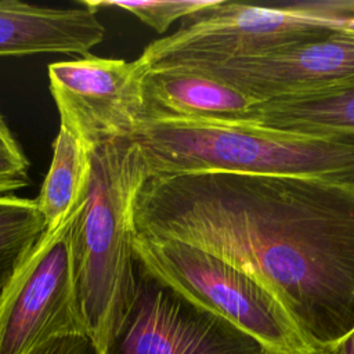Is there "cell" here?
Instances as JSON below:
<instances>
[{
	"label": "cell",
	"mask_w": 354,
	"mask_h": 354,
	"mask_svg": "<svg viewBox=\"0 0 354 354\" xmlns=\"http://www.w3.org/2000/svg\"><path fill=\"white\" fill-rule=\"evenodd\" d=\"M130 138L141 151L147 177L230 171L354 184V136L142 115Z\"/></svg>",
	"instance_id": "2"
},
{
	"label": "cell",
	"mask_w": 354,
	"mask_h": 354,
	"mask_svg": "<svg viewBox=\"0 0 354 354\" xmlns=\"http://www.w3.org/2000/svg\"><path fill=\"white\" fill-rule=\"evenodd\" d=\"M133 234L243 271L325 351L354 329V184L230 171L147 177Z\"/></svg>",
	"instance_id": "1"
},
{
	"label": "cell",
	"mask_w": 354,
	"mask_h": 354,
	"mask_svg": "<svg viewBox=\"0 0 354 354\" xmlns=\"http://www.w3.org/2000/svg\"><path fill=\"white\" fill-rule=\"evenodd\" d=\"M90 178L91 151L59 126L53 142L51 163L36 198L44 220V232L55 231L83 206L88 194Z\"/></svg>",
	"instance_id": "13"
},
{
	"label": "cell",
	"mask_w": 354,
	"mask_h": 354,
	"mask_svg": "<svg viewBox=\"0 0 354 354\" xmlns=\"http://www.w3.org/2000/svg\"><path fill=\"white\" fill-rule=\"evenodd\" d=\"M79 210L41 235L1 290L0 354H29L51 339L86 335L72 250Z\"/></svg>",
	"instance_id": "6"
},
{
	"label": "cell",
	"mask_w": 354,
	"mask_h": 354,
	"mask_svg": "<svg viewBox=\"0 0 354 354\" xmlns=\"http://www.w3.org/2000/svg\"><path fill=\"white\" fill-rule=\"evenodd\" d=\"M217 0H149V1H120V0H83L82 6L98 12L101 7H115L137 17L142 24L165 33L177 19H184L203 8L212 7Z\"/></svg>",
	"instance_id": "15"
},
{
	"label": "cell",
	"mask_w": 354,
	"mask_h": 354,
	"mask_svg": "<svg viewBox=\"0 0 354 354\" xmlns=\"http://www.w3.org/2000/svg\"><path fill=\"white\" fill-rule=\"evenodd\" d=\"M140 272L248 335L275 354H322L257 281L199 248L133 234Z\"/></svg>",
	"instance_id": "5"
},
{
	"label": "cell",
	"mask_w": 354,
	"mask_h": 354,
	"mask_svg": "<svg viewBox=\"0 0 354 354\" xmlns=\"http://www.w3.org/2000/svg\"><path fill=\"white\" fill-rule=\"evenodd\" d=\"M322 354H354V329L342 340L322 351Z\"/></svg>",
	"instance_id": "18"
},
{
	"label": "cell",
	"mask_w": 354,
	"mask_h": 354,
	"mask_svg": "<svg viewBox=\"0 0 354 354\" xmlns=\"http://www.w3.org/2000/svg\"><path fill=\"white\" fill-rule=\"evenodd\" d=\"M104 354L275 353L140 272L134 303Z\"/></svg>",
	"instance_id": "8"
},
{
	"label": "cell",
	"mask_w": 354,
	"mask_h": 354,
	"mask_svg": "<svg viewBox=\"0 0 354 354\" xmlns=\"http://www.w3.org/2000/svg\"><path fill=\"white\" fill-rule=\"evenodd\" d=\"M29 166L22 145L0 113V195L28 187L30 184Z\"/></svg>",
	"instance_id": "16"
},
{
	"label": "cell",
	"mask_w": 354,
	"mask_h": 354,
	"mask_svg": "<svg viewBox=\"0 0 354 354\" xmlns=\"http://www.w3.org/2000/svg\"><path fill=\"white\" fill-rule=\"evenodd\" d=\"M29 354H100L86 335H72L51 339Z\"/></svg>",
	"instance_id": "17"
},
{
	"label": "cell",
	"mask_w": 354,
	"mask_h": 354,
	"mask_svg": "<svg viewBox=\"0 0 354 354\" xmlns=\"http://www.w3.org/2000/svg\"><path fill=\"white\" fill-rule=\"evenodd\" d=\"M44 231L36 199L0 195V293Z\"/></svg>",
	"instance_id": "14"
},
{
	"label": "cell",
	"mask_w": 354,
	"mask_h": 354,
	"mask_svg": "<svg viewBox=\"0 0 354 354\" xmlns=\"http://www.w3.org/2000/svg\"><path fill=\"white\" fill-rule=\"evenodd\" d=\"M354 28L339 0L250 6L217 0L183 19L171 35L149 43L137 58L145 71L189 68L250 58Z\"/></svg>",
	"instance_id": "4"
},
{
	"label": "cell",
	"mask_w": 354,
	"mask_h": 354,
	"mask_svg": "<svg viewBox=\"0 0 354 354\" xmlns=\"http://www.w3.org/2000/svg\"><path fill=\"white\" fill-rule=\"evenodd\" d=\"M248 123L314 136H354V80L254 105Z\"/></svg>",
	"instance_id": "12"
},
{
	"label": "cell",
	"mask_w": 354,
	"mask_h": 354,
	"mask_svg": "<svg viewBox=\"0 0 354 354\" xmlns=\"http://www.w3.org/2000/svg\"><path fill=\"white\" fill-rule=\"evenodd\" d=\"M145 69L136 61L88 54L48 65L59 126L88 151L130 138L144 115Z\"/></svg>",
	"instance_id": "7"
},
{
	"label": "cell",
	"mask_w": 354,
	"mask_h": 354,
	"mask_svg": "<svg viewBox=\"0 0 354 354\" xmlns=\"http://www.w3.org/2000/svg\"><path fill=\"white\" fill-rule=\"evenodd\" d=\"M145 178L141 151L131 138L91 151L90 187L73 221L72 250L86 335L100 354L137 295L140 268L133 252L131 209Z\"/></svg>",
	"instance_id": "3"
},
{
	"label": "cell",
	"mask_w": 354,
	"mask_h": 354,
	"mask_svg": "<svg viewBox=\"0 0 354 354\" xmlns=\"http://www.w3.org/2000/svg\"><path fill=\"white\" fill-rule=\"evenodd\" d=\"M142 88L147 116L246 122L256 105L232 86L185 68L148 69Z\"/></svg>",
	"instance_id": "11"
},
{
	"label": "cell",
	"mask_w": 354,
	"mask_h": 354,
	"mask_svg": "<svg viewBox=\"0 0 354 354\" xmlns=\"http://www.w3.org/2000/svg\"><path fill=\"white\" fill-rule=\"evenodd\" d=\"M185 69L216 77L256 104L319 93L354 80V28L250 58Z\"/></svg>",
	"instance_id": "9"
},
{
	"label": "cell",
	"mask_w": 354,
	"mask_h": 354,
	"mask_svg": "<svg viewBox=\"0 0 354 354\" xmlns=\"http://www.w3.org/2000/svg\"><path fill=\"white\" fill-rule=\"evenodd\" d=\"M104 37L97 11L86 6L64 8L0 1V57L47 53L86 57Z\"/></svg>",
	"instance_id": "10"
}]
</instances>
